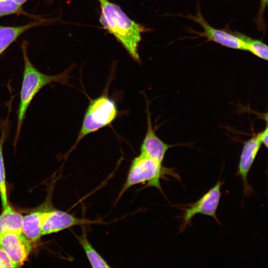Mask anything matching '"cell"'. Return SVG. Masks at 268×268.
<instances>
[{
    "label": "cell",
    "mask_w": 268,
    "mask_h": 268,
    "mask_svg": "<svg viewBox=\"0 0 268 268\" xmlns=\"http://www.w3.org/2000/svg\"><path fill=\"white\" fill-rule=\"evenodd\" d=\"M100 223L98 220L77 217L67 212L50 207L46 210L44 215L42 236L58 232L74 226Z\"/></svg>",
    "instance_id": "cell-7"
},
{
    "label": "cell",
    "mask_w": 268,
    "mask_h": 268,
    "mask_svg": "<svg viewBox=\"0 0 268 268\" xmlns=\"http://www.w3.org/2000/svg\"><path fill=\"white\" fill-rule=\"evenodd\" d=\"M260 139L262 143L266 148L268 147V123L266 121V126L265 129L262 132L259 133Z\"/></svg>",
    "instance_id": "cell-20"
},
{
    "label": "cell",
    "mask_w": 268,
    "mask_h": 268,
    "mask_svg": "<svg viewBox=\"0 0 268 268\" xmlns=\"http://www.w3.org/2000/svg\"><path fill=\"white\" fill-rule=\"evenodd\" d=\"M180 16L189 18L202 27L203 30L202 32L196 31L189 28L190 32L199 35L195 38L204 37L207 39L206 42L212 41L227 48L246 51L244 42L228 26L222 29H218L207 23L201 14L199 3L195 15L188 13L187 15L181 14Z\"/></svg>",
    "instance_id": "cell-6"
},
{
    "label": "cell",
    "mask_w": 268,
    "mask_h": 268,
    "mask_svg": "<svg viewBox=\"0 0 268 268\" xmlns=\"http://www.w3.org/2000/svg\"><path fill=\"white\" fill-rule=\"evenodd\" d=\"M37 209L23 216L22 233L32 243L37 242L42 236L41 229L44 215L48 208Z\"/></svg>",
    "instance_id": "cell-13"
},
{
    "label": "cell",
    "mask_w": 268,
    "mask_h": 268,
    "mask_svg": "<svg viewBox=\"0 0 268 268\" xmlns=\"http://www.w3.org/2000/svg\"><path fill=\"white\" fill-rule=\"evenodd\" d=\"M108 89L107 87L100 96L89 99L81 128L68 153L74 149L83 138L110 126L118 118L119 114L118 105L114 99L109 96Z\"/></svg>",
    "instance_id": "cell-4"
},
{
    "label": "cell",
    "mask_w": 268,
    "mask_h": 268,
    "mask_svg": "<svg viewBox=\"0 0 268 268\" xmlns=\"http://www.w3.org/2000/svg\"><path fill=\"white\" fill-rule=\"evenodd\" d=\"M75 236L84 251L86 256L92 268L110 267L108 263L94 249L88 240L85 229H82L80 235L75 234Z\"/></svg>",
    "instance_id": "cell-15"
},
{
    "label": "cell",
    "mask_w": 268,
    "mask_h": 268,
    "mask_svg": "<svg viewBox=\"0 0 268 268\" xmlns=\"http://www.w3.org/2000/svg\"><path fill=\"white\" fill-rule=\"evenodd\" d=\"M10 93V97L6 105L8 108V112L4 119L0 121V196L1 201L2 208L7 205V198L5 182V171L3 155V148L4 142L8 137L11 129L10 121V115L12 110V102L15 95L12 94V90L9 91Z\"/></svg>",
    "instance_id": "cell-11"
},
{
    "label": "cell",
    "mask_w": 268,
    "mask_h": 268,
    "mask_svg": "<svg viewBox=\"0 0 268 268\" xmlns=\"http://www.w3.org/2000/svg\"><path fill=\"white\" fill-rule=\"evenodd\" d=\"M98 0L102 26L117 39L134 61L140 63L138 47L144 27L131 19L118 5L109 0Z\"/></svg>",
    "instance_id": "cell-2"
},
{
    "label": "cell",
    "mask_w": 268,
    "mask_h": 268,
    "mask_svg": "<svg viewBox=\"0 0 268 268\" xmlns=\"http://www.w3.org/2000/svg\"><path fill=\"white\" fill-rule=\"evenodd\" d=\"M16 268L7 254L0 248V268Z\"/></svg>",
    "instance_id": "cell-19"
},
{
    "label": "cell",
    "mask_w": 268,
    "mask_h": 268,
    "mask_svg": "<svg viewBox=\"0 0 268 268\" xmlns=\"http://www.w3.org/2000/svg\"><path fill=\"white\" fill-rule=\"evenodd\" d=\"M267 4L268 0H260L259 11L255 20L257 29L264 34H265L267 30L264 14Z\"/></svg>",
    "instance_id": "cell-18"
},
{
    "label": "cell",
    "mask_w": 268,
    "mask_h": 268,
    "mask_svg": "<svg viewBox=\"0 0 268 268\" xmlns=\"http://www.w3.org/2000/svg\"><path fill=\"white\" fill-rule=\"evenodd\" d=\"M234 33L244 43L246 51H248L262 60L268 61V47L262 40L251 38L237 31Z\"/></svg>",
    "instance_id": "cell-16"
},
{
    "label": "cell",
    "mask_w": 268,
    "mask_h": 268,
    "mask_svg": "<svg viewBox=\"0 0 268 268\" xmlns=\"http://www.w3.org/2000/svg\"><path fill=\"white\" fill-rule=\"evenodd\" d=\"M166 175L180 180V176L173 169L164 167L162 163L139 153L131 162L126 180L119 192L116 201L120 200L128 189L140 184H146L144 188L155 187L164 195L160 180L165 178Z\"/></svg>",
    "instance_id": "cell-3"
},
{
    "label": "cell",
    "mask_w": 268,
    "mask_h": 268,
    "mask_svg": "<svg viewBox=\"0 0 268 268\" xmlns=\"http://www.w3.org/2000/svg\"><path fill=\"white\" fill-rule=\"evenodd\" d=\"M243 146L240 155L236 173L241 178L243 185L244 196L248 197L253 192V188L248 180L249 171L262 145L259 134L253 132L252 137L243 141Z\"/></svg>",
    "instance_id": "cell-9"
},
{
    "label": "cell",
    "mask_w": 268,
    "mask_h": 268,
    "mask_svg": "<svg viewBox=\"0 0 268 268\" xmlns=\"http://www.w3.org/2000/svg\"><path fill=\"white\" fill-rule=\"evenodd\" d=\"M47 22L46 20H41L17 26L0 25V55L23 33Z\"/></svg>",
    "instance_id": "cell-12"
},
{
    "label": "cell",
    "mask_w": 268,
    "mask_h": 268,
    "mask_svg": "<svg viewBox=\"0 0 268 268\" xmlns=\"http://www.w3.org/2000/svg\"><path fill=\"white\" fill-rule=\"evenodd\" d=\"M12 14L31 15L27 13L21 5L13 0H0V17Z\"/></svg>",
    "instance_id": "cell-17"
},
{
    "label": "cell",
    "mask_w": 268,
    "mask_h": 268,
    "mask_svg": "<svg viewBox=\"0 0 268 268\" xmlns=\"http://www.w3.org/2000/svg\"><path fill=\"white\" fill-rule=\"evenodd\" d=\"M15 2H16L19 4L22 5L23 3H24L26 1H27L28 0H13Z\"/></svg>",
    "instance_id": "cell-21"
},
{
    "label": "cell",
    "mask_w": 268,
    "mask_h": 268,
    "mask_svg": "<svg viewBox=\"0 0 268 268\" xmlns=\"http://www.w3.org/2000/svg\"><path fill=\"white\" fill-rule=\"evenodd\" d=\"M32 243L22 232L9 231L0 235V248L16 268L21 266L27 260L32 250Z\"/></svg>",
    "instance_id": "cell-8"
},
{
    "label": "cell",
    "mask_w": 268,
    "mask_h": 268,
    "mask_svg": "<svg viewBox=\"0 0 268 268\" xmlns=\"http://www.w3.org/2000/svg\"><path fill=\"white\" fill-rule=\"evenodd\" d=\"M28 43L23 41L21 47L24 61L22 80L19 92V103L17 110V124L13 145L15 147L18 143L23 123L27 111L36 94L45 86L57 82L69 85L68 79L70 67L63 72L49 75L39 71L33 65L27 53Z\"/></svg>",
    "instance_id": "cell-1"
},
{
    "label": "cell",
    "mask_w": 268,
    "mask_h": 268,
    "mask_svg": "<svg viewBox=\"0 0 268 268\" xmlns=\"http://www.w3.org/2000/svg\"><path fill=\"white\" fill-rule=\"evenodd\" d=\"M146 102L147 129L140 145V153L162 163L167 150L174 145L162 141L156 134L152 126L148 101Z\"/></svg>",
    "instance_id": "cell-10"
},
{
    "label": "cell",
    "mask_w": 268,
    "mask_h": 268,
    "mask_svg": "<svg viewBox=\"0 0 268 268\" xmlns=\"http://www.w3.org/2000/svg\"><path fill=\"white\" fill-rule=\"evenodd\" d=\"M22 219L23 216L7 203L0 215V235L9 231L22 232Z\"/></svg>",
    "instance_id": "cell-14"
},
{
    "label": "cell",
    "mask_w": 268,
    "mask_h": 268,
    "mask_svg": "<svg viewBox=\"0 0 268 268\" xmlns=\"http://www.w3.org/2000/svg\"><path fill=\"white\" fill-rule=\"evenodd\" d=\"M223 184V181L218 180L213 187L196 202L176 205L182 211V214L177 217L181 219L179 233L184 232L192 224V220L194 216L198 214L209 216L219 225L221 224L217 217L216 211L221 196V188Z\"/></svg>",
    "instance_id": "cell-5"
}]
</instances>
